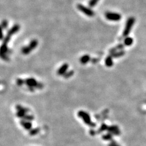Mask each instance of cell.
<instances>
[{
	"instance_id": "12",
	"label": "cell",
	"mask_w": 146,
	"mask_h": 146,
	"mask_svg": "<svg viewBox=\"0 0 146 146\" xmlns=\"http://www.w3.org/2000/svg\"><path fill=\"white\" fill-rule=\"evenodd\" d=\"M32 50L31 49V48L28 46H24V47L22 48V53L24 55H28L30 53H31Z\"/></svg>"
},
{
	"instance_id": "9",
	"label": "cell",
	"mask_w": 146,
	"mask_h": 146,
	"mask_svg": "<svg viewBox=\"0 0 146 146\" xmlns=\"http://www.w3.org/2000/svg\"><path fill=\"white\" fill-rule=\"evenodd\" d=\"M112 57L111 55L110 56H108L106 58V60H105V64H106V65L108 67H111V66H113V60H112Z\"/></svg>"
},
{
	"instance_id": "17",
	"label": "cell",
	"mask_w": 146,
	"mask_h": 146,
	"mask_svg": "<svg viewBox=\"0 0 146 146\" xmlns=\"http://www.w3.org/2000/svg\"><path fill=\"white\" fill-rule=\"evenodd\" d=\"M99 0H90L89 2V6L90 7H93L97 4Z\"/></svg>"
},
{
	"instance_id": "15",
	"label": "cell",
	"mask_w": 146,
	"mask_h": 146,
	"mask_svg": "<svg viewBox=\"0 0 146 146\" xmlns=\"http://www.w3.org/2000/svg\"><path fill=\"white\" fill-rule=\"evenodd\" d=\"M109 131L112 133H115V134H119L120 133L118 128L116 126H112L109 128Z\"/></svg>"
},
{
	"instance_id": "1",
	"label": "cell",
	"mask_w": 146,
	"mask_h": 146,
	"mask_svg": "<svg viewBox=\"0 0 146 146\" xmlns=\"http://www.w3.org/2000/svg\"><path fill=\"white\" fill-rule=\"evenodd\" d=\"M19 29H20V27H19V24L14 25L11 29H9V31H8L7 35L6 36V37H4V40H3V43L6 44H8V43L9 42L10 38H11L12 35H13L14 34H15V33H16L17 32H18Z\"/></svg>"
},
{
	"instance_id": "16",
	"label": "cell",
	"mask_w": 146,
	"mask_h": 146,
	"mask_svg": "<svg viewBox=\"0 0 146 146\" xmlns=\"http://www.w3.org/2000/svg\"><path fill=\"white\" fill-rule=\"evenodd\" d=\"M74 74V72L73 70H70L69 72H67L65 74L63 75L64 78L65 79H68V78L72 77V76Z\"/></svg>"
},
{
	"instance_id": "6",
	"label": "cell",
	"mask_w": 146,
	"mask_h": 146,
	"mask_svg": "<svg viewBox=\"0 0 146 146\" xmlns=\"http://www.w3.org/2000/svg\"><path fill=\"white\" fill-rule=\"evenodd\" d=\"M69 67V65L68 63H64L62 66L58 69V75H64L67 73V70Z\"/></svg>"
},
{
	"instance_id": "10",
	"label": "cell",
	"mask_w": 146,
	"mask_h": 146,
	"mask_svg": "<svg viewBox=\"0 0 146 146\" xmlns=\"http://www.w3.org/2000/svg\"><path fill=\"white\" fill-rule=\"evenodd\" d=\"M37 45H38V41L36 40V39H34V40L31 41L28 46H29V47L30 48H31V49L32 50H33L36 48Z\"/></svg>"
},
{
	"instance_id": "2",
	"label": "cell",
	"mask_w": 146,
	"mask_h": 146,
	"mask_svg": "<svg viewBox=\"0 0 146 146\" xmlns=\"http://www.w3.org/2000/svg\"><path fill=\"white\" fill-rule=\"evenodd\" d=\"M25 83L28 87L31 88H36L37 89H42L43 87V85L40 82H37L34 78H28L25 80Z\"/></svg>"
},
{
	"instance_id": "20",
	"label": "cell",
	"mask_w": 146,
	"mask_h": 146,
	"mask_svg": "<svg viewBox=\"0 0 146 146\" xmlns=\"http://www.w3.org/2000/svg\"><path fill=\"white\" fill-rule=\"evenodd\" d=\"M99 61V58H93L92 60V63H96Z\"/></svg>"
},
{
	"instance_id": "11",
	"label": "cell",
	"mask_w": 146,
	"mask_h": 146,
	"mask_svg": "<svg viewBox=\"0 0 146 146\" xmlns=\"http://www.w3.org/2000/svg\"><path fill=\"white\" fill-rule=\"evenodd\" d=\"M125 54V52L123 50H121L120 51H117V52L114 53L113 54H111V56L113 57V58H120V57H121Z\"/></svg>"
},
{
	"instance_id": "13",
	"label": "cell",
	"mask_w": 146,
	"mask_h": 146,
	"mask_svg": "<svg viewBox=\"0 0 146 146\" xmlns=\"http://www.w3.org/2000/svg\"><path fill=\"white\" fill-rule=\"evenodd\" d=\"M123 44H119L116 47H115V48H113L109 50V52L110 54H113L114 53L116 52V51L118 50H121L123 48Z\"/></svg>"
},
{
	"instance_id": "7",
	"label": "cell",
	"mask_w": 146,
	"mask_h": 146,
	"mask_svg": "<svg viewBox=\"0 0 146 146\" xmlns=\"http://www.w3.org/2000/svg\"><path fill=\"white\" fill-rule=\"evenodd\" d=\"M79 114L80 115V117H81L82 118H83V121H84L85 123L87 124H89V125H90V117L88 114H86L85 112H83V111L81 112H80L79 113Z\"/></svg>"
},
{
	"instance_id": "19",
	"label": "cell",
	"mask_w": 146,
	"mask_h": 146,
	"mask_svg": "<svg viewBox=\"0 0 146 146\" xmlns=\"http://www.w3.org/2000/svg\"><path fill=\"white\" fill-rule=\"evenodd\" d=\"M24 83H25V80L19 79V78L16 79V84L19 85V86H21V85H22Z\"/></svg>"
},
{
	"instance_id": "14",
	"label": "cell",
	"mask_w": 146,
	"mask_h": 146,
	"mask_svg": "<svg viewBox=\"0 0 146 146\" xmlns=\"http://www.w3.org/2000/svg\"><path fill=\"white\" fill-rule=\"evenodd\" d=\"M133 43V39L131 37H126L124 40V44L127 46H131Z\"/></svg>"
},
{
	"instance_id": "4",
	"label": "cell",
	"mask_w": 146,
	"mask_h": 146,
	"mask_svg": "<svg viewBox=\"0 0 146 146\" xmlns=\"http://www.w3.org/2000/svg\"><path fill=\"white\" fill-rule=\"evenodd\" d=\"M77 8L80 12L89 17H93L95 15V12L93 10L81 4H78L77 5Z\"/></svg>"
},
{
	"instance_id": "5",
	"label": "cell",
	"mask_w": 146,
	"mask_h": 146,
	"mask_svg": "<svg viewBox=\"0 0 146 146\" xmlns=\"http://www.w3.org/2000/svg\"><path fill=\"white\" fill-rule=\"evenodd\" d=\"M105 17L108 20L111 21H119L121 19L120 14L115 12H107L105 14Z\"/></svg>"
},
{
	"instance_id": "8",
	"label": "cell",
	"mask_w": 146,
	"mask_h": 146,
	"mask_svg": "<svg viewBox=\"0 0 146 146\" xmlns=\"http://www.w3.org/2000/svg\"><path fill=\"white\" fill-rule=\"evenodd\" d=\"M91 60L90 56L89 55H85L80 58V61L82 65H85Z\"/></svg>"
},
{
	"instance_id": "3",
	"label": "cell",
	"mask_w": 146,
	"mask_h": 146,
	"mask_svg": "<svg viewBox=\"0 0 146 146\" xmlns=\"http://www.w3.org/2000/svg\"><path fill=\"white\" fill-rule=\"evenodd\" d=\"M134 22H135L134 18H133V17H130V18L128 19L127 21V23H126L125 28H124L123 32V36L127 37L128 35L129 34Z\"/></svg>"
},
{
	"instance_id": "21",
	"label": "cell",
	"mask_w": 146,
	"mask_h": 146,
	"mask_svg": "<svg viewBox=\"0 0 146 146\" xmlns=\"http://www.w3.org/2000/svg\"><path fill=\"white\" fill-rule=\"evenodd\" d=\"M110 146H117V145H116L115 143H112L111 144V145H110Z\"/></svg>"
},
{
	"instance_id": "18",
	"label": "cell",
	"mask_w": 146,
	"mask_h": 146,
	"mask_svg": "<svg viewBox=\"0 0 146 146\" xmlns=\"http://www.w3.org/2000/svg\"><path fill=\"white\" fill-rule=\"evenodd\" d=\"M8 21L6 20V19H5V20H3L1 23V29L2 30L6 29L7 27H8Z\"/></svg>"
}]
</instances>
